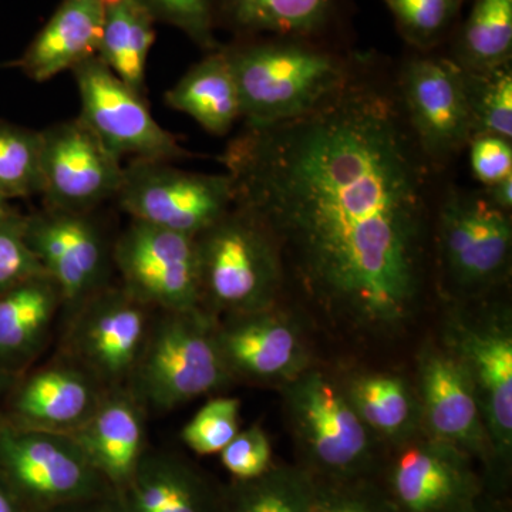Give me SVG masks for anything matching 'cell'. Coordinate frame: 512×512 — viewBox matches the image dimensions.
Returning a JSON list of instances; mask_svg holds the SVG:
<instances>
[{
  "mask_svg": "<svg viewBox=\"0 0 512 512\" xmlns=\"http://www.w3.org/2000/svg\"><path fill=\"white\" fill-rule=\"evenodd\" d=\"M220 456L222 466L235 480L264 476L275 466L271 440L258 424L239 431Z\"/></svg>",
  "mask_w": 512,
  "mask_h": 512,
  "instance_id": "obj_37",
  "label": "cell"
},
{
  "mask_svg": "<svg viewBox=\"0 0 512 512\" xmlns=\"http://www.w3.org/2000/svg\"><path fill=\"white\" fill-rule=\"evenodd\" d=\"M444 346L466 369L491 446L488 484L507 487L512 461V315L505 305L457 306L448 315Z\"/></svg>",
  "mask_w": 512,
  "mask_h": 512,
  "instance_id": "obj_6",
  "label": "cell"
},
{
  "mask_svg": "<svg viewBox=\"0 0 512 512\" xmlns=\"http://www.w3.org/2000/svg\"><path fill=\"white\" fill-rule=\"evenodd\" d=\"M466 451L423 431L382 458L376 481L397 512H468L490 493Z\"/></svg>",
  "mask_w": 512,
  "mask_h": 512,
  "instance_id": "obj_8",
  "label": "cell"
},
{
  "mask_svg": "<svg viewBox=\"0 0 512 512\" xmlns=\"http://www.w3.org/2000/svg\"><path fill=\"white\" fill-rule=\"evenodd\" d=\"M483 194L494 207L510 212L512 208V174L490 187H485Z\"/></svg>",
  "mask_w": 512,
  "mask_h": 512,
  "instance_id": "obj_39",
  "label": "cell"
},
{
  "mask_svg": "<svg viewBox=\"0 0 512 512\" xmlns=\"http://www.w3.org/2000/svg\"><path fill=\"white\" fill-rule=\"evenodd\" d=\"M512 0H476L461 30L456 62L466 70L511 63Z\"/></svg>",
  "mask_w": 512,
  "mask_h": 512,
  "instance_id": "obj_28",
  "label": "cell"
},
{
  "mask_svg": "<svg viewBox=\"0 0 512 512\" xmlns=\"http://www.w3.org/2000/svg\"><path fill=\"white\" fill-rule=\"evenodd\" d=\"M165 104L190 116L212 136H227L241 119V103L234 73L222 47L194 64L165 93Z\"/></svg>",
  "mask_w": 512,
  "mask_h": 512,
  "instance_id": "obj_25",
  "label": "cell"
},
{
  "mask_svg": "<svg viewBox=\"0 0 512 512\" xmlns=\"http://www.w3.org/2000/svg\"><path fill=\"white\" fill-rule=\"evenodd\" d=\"M0 512H19L16 498L0 480Z\"/></svg>",
  "mask_w": 512,
  "mask_h": 512,
  "instance_id": "obj_41",
  "label": "cell"
},
{
  "mask_svg": "<svg viewBox=\"0 0 512 512\" xmlns=\"http://www.w3.org/2000/svg\"><path fill=\"white\" fill-rule=\"evenodd\" d=\"M128 382L137 402L158 412L225 389L234 379L218 348L217 319L204 308L163 311Z\"/></svg>",
  "mask_w": 512,
  "mask_h": 512,
  "instance_id": "obj_5",
  "label": "cell"
},
{
  "mask_svg": "<svg viewBox=\"0 0 512 512\" xmlns=\"http://www.w3.org/2000/svg\"><path fill=\"white\" fill-rule=\"evenodd\" d=\"M0 389H2V382H0Z\"/></svg>",
  "mask_w": 512,
  "mask_h": 512,
  "instance_id": "obj_43",
  "label": "cell"
},
{
  "mask_svg": "<svg viewBox=\"0 0 512 512\" xmlns=\"http://www.w3.org/2000/svg\"><path fill=\"white\" fill-rule=\"evenodd\" d=\"M222 164L234 205L274 239L285 284L333 328L393 339L429 284L431 171L396 84L352 69L298 119L249 126Z\"/></svg>",
  "mask_w": 512,
  "mask_h": 512,
  "instance_id": "obj_1",
  "label": "cell"
},
{
  "mask_svg": "<svg viewBox=\"0 0 512 512\" xmlns=\"http://www.w3.org/2000/svg\"><path fill=\"white\" fill-rule=\"evenodd\" d=\"M217 343L234 380L281 389L313 365L301 328L278 306L217 320Z\"/></svg>",
  "mask_w": 512,
  "mask_h": 512,
  "instance_id": "obj_17",
  "label": "cell"
},
{
  "mask_svg": "<svg viewBox=\"0 0 512 512\" xmlns=\"http://www.w3.org/2000/svg\"><path fill=\"white\" fill-rule=\"evenodd\" d=\"M468 512H510L493 493H485L480 501Z\"/></svg>",
  "mask_w": 512,
  "mask_h": 512,
  "instance_id": "obj_40",
  "label": "cell"
},
{
  "mask_svg": "<svg viewBox=\"0 0 512 512\" xmlns=\"http://www.w3.org/2000/svg\"><path fill=\"white\" fill-rule=\"evenodd\" d=\"M93 212L45 207L25 215V238L45 274L55 282L63 305L79 308L107 288L113 244Z\"/></svg>",
  "mask_w": 512,
  "mask_h": 512,
  "instance_id": "obj_14",
  "label": "cell"
},
{
  "mask_svg": "<svg viewBox=\"0 0 512 512\" xmlns=\"http://www.w3.org/2000/svg\"><path fill=\"white\" fill-rule=\"evenodd\" d=\"M463 0H384L407 42L436 46L453 25Z\"/></svg>",
  "mask_w": 512,
  "mask_h": 512,
  "instance_id": "obj_33",
  "label": "cell"
},
{
  "mask_svg": "<svg viewBox=\"0 0 512 512\" xmlns=\"http://www.w3.org/2000/svg\"><path fill=\"white\" fill-rule=\"evenodd\" d=\"M441 271L461 298H476L510 275V212L494 207L484 194L448 190L433 227Z\"/></svg>",
  "mask_w": 512,
  "mask_h": 512,
  "instance_id": "obj_7",
  "label": "cell"
},
{
  "mask_svg": "<svg viewBox=\"0 0 512 512\" xmlns=\"http://www.w3.org/2000/svg\"><path fill=\"white\" fill-rule=\"evenodd\" d=\"M202 308L214 318L278 306L284 266L274 239L242 208H231L195 237Z\"/></svg>",
  "mask_w": 512,
  "mask_h": 512,
  "instance_id": "obj_4",
  "label": "cell"
},
{
  "mask_svg": "<svg viewBox=\"0 0 512 512\" xmlns=\"http://www.w3.org/2000/svg\"><path fill=\"white\" fill-rule=\"evenodd\" d=\"M474 177L490 187L512 174V143L497 136H476L468 143Z\"/></svg>",
  "mask_w": 512,
  "mask_h": 512,
  "instance_id": "obj_38",
  "label": "cell"
},
{
  "mask_svg": "<svg viewBox=\"0 0 512 512\" xmlns=\"http://www.w3.org/2000/svg\"><path fill=\"white\" fill-rule=\"evenodd\" d=\"M156 20L140 0H106L97 57L134 92L146 97L148 55Z\"/></svg>",
  "mask_w": 512,
  "mask_h": 512,
  "instance_id": "obj_26",
  "label": "cell"
},
{
  "mask_svg": "<svg viewBox=\"0 0 512 512\" xmlns=\"http://www.w3.org/2000/svg\"><path fill=\"white\" fill-rule=\"evenodd\" d=\"M156 22L167 23L185 33L195 45L217 50L215 0H140Z\"/></svg>",
  "mask_w": 512,
  "mask_h": 512,
  "instance_id": "obj_36",
  "label": "cell"
},
{
  "mask_svg": "<svg viewBox=\"0 0 512 512\" xmlns=\"http://www.w3.org/2000/svg\"><path fill=\"white\" fill-rule=\"evenodd\" d=\"M339 379L359 419L384 446H399L421 433L419 397L406 377L363 370Z\"/></svg>",
  "mask_w": 512,
  "mask_h": 512,
  "instance_id": "obj_22",
  "label": "cell"
},
{
  "mask_svg": "<svg viewBox=\"0 0 512 512\" xmlns=\"http://www.w3.org/2000/svg\"><path fill=\"white\" fill-rule=\"evenodd\" d=\"M416 392L421 431L470 454L488 483L491 446L480 404L466 369L443 343H426L420 350Z\"/></svg>",
  "mask_w": 512,
  "mask_h": 512,
  "instance_id": "obj_16",
  "label": "cell"
},
{
  "mask_svg": "<svg viewBox=\"0 0 512 512\" xmlns=\"http://www.w3.org/2000/svg\"><path fill=\"white\" fill-rule=\"evenodd\" d=\"M72 73L82 106L79 119L119 160L174 163L190 157L177 137L154 119L146 97L128 87L99 57L77 64Z\"/></svg>",
  "mask_w": 512,
  "mask_h": 512,
  "instance_id": "obj_11",
  "label": "cell"
},
{
  "mask_svg": "<svg viewBox=\"0 0 512 512\" xmlns=\"http://www.w3.org/2000/svg\"><path fill=\"white\" fill-rule=\"evenodd\" d=\"M473 137L497 136L512 140L511 63L488 70H466Z\"/></svg>",
  "mask_w": 512,
  "mask_h": 512,
  "instance_id": "obj_31",
  "label": "cell"
},
{
  "mask_svg": "<svg viewBox=\"0 0 512 512\" xmlns=\"http://www.w3.org/2000/svg\"><path fill=\"white\" fill-rule=\"evenodd\" d=\"M311 476L299 466H275L264 476L235 480L217 512H305Z\"/></svg>",
  "mask_w": 512,
  "mask_h": 512,
  "instance_id": "obj_29",
  "label": "cell"
},
{
  "mask_svg": "<svg viewBox=\"0 0 512 512\" xmlns=\"http://www.w3.org/2000/svg\"><path fill=\"white\" fill-rule=\"evenodd\" d=\"M60 305L59 289L46 274L0 295V370L20 366L39 352Z\"/></svg>",
  "mask_w": 512,
  "mask_h": 512,
  "instance_id": "obj_24",
  "label": "cell"
},
{
  "mask_svg": "<svg viewBox=\"0 0 512 512\" xmlns=\"http://www.w3.org/2000/svg\"><path fill=\"white\" fill-rule=\"evenodd\" d=\"M9 207H10L9 202L6 200H3V198L0 197V214H2V212H5L6 210H8Z\"/></svg>",
  "mask_w": 512,
  "mask_h": 512,
  "instance_id": "obj_42",
  "label": "cell"
},
{
  "mask_svg": "<svg viewBox=\"0 0 512 512\" xmlns=\"http://www.w3.org/2000/svg\"><path fill=\"white\" fill-rule=\"evenodd\" d=\"M104 8L106 0H63L16 66L42 83L97 56Z\"/></svg>",
  "mask_w": 512,
  "mask_h": 512,
  "instance_id": "obj_21",
  "label": "cell"
},
{
  "mask_svg": "<svg viewBox=\"0 0 512 512\" xmlns=\"http://www.w3.org/2000/svg\"><path fill=\"white\" fill-rule=\"evenodd\" d=\"M305 512H397L376 478L325 480L311 476Z\"/></svg>",
  "mask_w": 512,
  "mask_h": 512,
  "instance_id": "obj_32",
  "label": "cell"
},
{
  "mask_svg": "<svg viewBox=\"0 0 512 512\" xmlns=\"http://www.w3.org/2000/svg\"><path fill=\"white\" fill-rule=\"evenodd\" d=\"M124 490V512H217L221 493L180 458L147 454Z\"/></svg>",
  "mask_w": 512,
  "mask_h": 512,
  "instance_id": "obj_23",
  "label": "cell"
},
{
  "mask_svg": "<svg viewBox=\"0 0 512 512\" xmlns=\"http://www.w3.org/2000/svg\"><path fill=\"white\" fill-rule=\"evenodd\" d=\"M301 39L222 47L237 83L241 119L249 126L298 119L348 79L352 67Z\"/></svg>",
  "mask_w": 512,
  "mask_h": 512,
  "instance_id": "obj_2",
  "label": "cell"
},
{
  "mask_svg": "<svg viewBox=\"0 0 512 512\" xmlns=\"http://www.w3.org/2000/svg\"><path fill=\"white\" fill-rule=\"evenodd\" d=\"M42 133L0 120V197L42 195Z\"/></svg>",
  "mask_w": 512,
  "mask_h": 512,
  "instance_id": "obj_30",
  "label": "cell"
},
{
  "mask_svg": "<svg viewBox=\"0 0 512 512\" xmlns=\"http://www.w3.org/2000/svg\"><path fill=\"white\" fill-rule=\"evenodd\" d=\"M117 204L131 220L198 237L234 207L227 173H192L168 161L131 160Z\"/></svg>",
  "mask_w": 512,
  "mask_h": 512,
  "instance_id": "obj_9",
  "label": "cell"
},
{
  "mask_svg": "<svg viewBox=\"0 0 512 512\" xmlns=\"http://www.w3.org/2000/svg\"><path fill=\"white\" fill-rule=\"evenodd\" d=\"M239 410L235 397L208 400L185 424L181 439L200 456L221 453L239 433Z\"/></svg>",
  "mask_w": 512,
  "mask_h": 512,
  "instance_id": "obj_34",
  "label": "cell"
},
{
  "mask_svg": "<svg viewBox=\"0 0 512 512\" xmlns=\"http://www.w3.org/2000/svg\"><path fill=\"white\" fill-rule=\"evenodd\" d=\"M0 480L13 497L55 507L99 494L103 477L70 434L0 426Z\"/></svg>",
  "mask_w": 512,
  "mask_h": 512,
  "instance_id": "obj_10",
  "label": "cell"
},
{
  "mask_svg": "<svg viewBox=\"0 0 512 512\" xmlns=\"http://www.w3.org/2000/svg\"><path fill=\"white\" fill-rule=\"evenodd\" d=\"M148 329V306L107 286L77 308L69 340L73 362L101 384L130 380Z\"/></svg>",
  "mask_w": 512,
  "mask_h": 512,
  "instance_id": "obj_18",
  "label": "cell"
},
{
  "mask_svg": "<svg viewBox=\"0 0 512 512\" xmlns=\"http://www.w3.org/2000/svg\"><path fill=\"white\" fill-rule=\"evenodd\" d=\"M84 367L57 363L26 379L13 397V424L70 434L92 416L104 396Z\"/></svg>",
  "mask_w": 512,
  "mask_h": 512,
  "instance_id": "obj_19",
  "label": "cell"
},
{
  "mask_svg": "<svg viewBox=\"0 0 512 512\" xmlns=\"http://www.w3.org/2000/svg\"><path fill=\"white\" fill-rule=\"evenodd\" d=\"M333 0H215L217 22L241 35L271 33L303 39L325 28Z\"/></svg>",
  "mask_w": 512,
  "mask_h": 512,
  "instance_id": "obj_27",
  "label": "cell"
},
{
  "mask_svg": "<svg viewBox=\"0 0 512 512\" xmlns=\"http://www.w3.org/2000/svg\"><path fill=\"white\" fill-rule=\"evenodd\" d=\"M40 133L45 207L93 212L116 200L124 165L79 117Z\"/></svg>",
  "mask_w": 512,
  "mask_h": 512,
  "instance_id": "obj_15",
  "label": "cell"
},
{
  "mask_svg": "<svg viewBox=\"0 0 512 512\" xmlns=\"http://www.w3.org/2000/svg\"><path fill=\"white\" fill-rule=\"evenodd\" d=\"M45 274L25 238V215L13 210L0 214V295Z\"/></svg>",
  "mask_w": 512,
  "mask_h": 512,
  "instance_id": "obj_35",
  "label": "cell"
},
{
  "mask_svg": "<svg viewBox=\"0 0 512 512\" xmlns=\"http://www.w3.org/2000/svg\"><path fill=\"white\" fill-rule=\"evenodd\" d=\"M70 436L103 480L123 490L146 453L143 406L130 392L113 389Z\"/></svg>",
  "mask_w": 512,
  "mask_h": 512,
  "instance_id": "obj_20",
  "label": "cell"
},
{
  "mask_svg": "<svg viewBox=\"0 0 512 512\" xmlns=\"http://www.w3.org/2000/svg\"><path fill=\"white\" fill-rule=\"evenodd\" d=\"M281 390L302 470L325 480L376 477L382 443L353 410L339 377L312 365Z\"/></svg>",
  "mask_w": 512,
  "mask_h": 512,
  "instance_id": "obj_3",
  "label": "cell"
},
{
  "mask_svg": "<svg viewBox=\"0 0 512 512\" xmlns=\"http://www.w3.org/2000/svg\"><path fill=\"white\" fill-rule=\"evenodd\" d=\"M113 264L121 288L148 308H202L194 237L131 220L113 244Z\"/></svg>",
  "mask_w": 512,
  "mask_h": 512,
  "instance_id": "obj_12",
  "label": "cell"
},
{
  "mask_svg": "<svg viewBox=\"0 0 512 512\" xmlns=\"http://www.w3.org/2000/svg\"><path fill=\"white\" fill-rule=\"evenodd\" d=\"M396 87L424 156L434 168L450 163L473 138L463 67L446 57H414Z\"/></svg>",
  "mask_w": 512,
  "mask_h": 512,
  "instance_id": "obj_13",
  "label": "cell"
}]
</instances>
